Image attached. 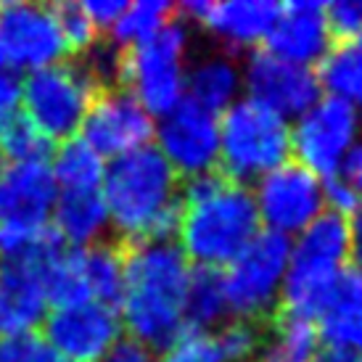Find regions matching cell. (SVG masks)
Returning a JSON list of instances; mask_svg holds the SVG:
<instances>
[{"label":"cell","instance_id":"8992f818","mask_svg":"<svg viewBox=\"0 0 362 362\" xmlns=\"http://www.w3.org/2000/svg\"><path fill=\"white\" fill-rule=\"evenodd\" d=\"M191 51V30L177 16L148 40L124 51L122 88L130 90L153 119L185 101V69Z\"/></svg>","mask_w":362,"mask_h":362},{"label":"cell","instance_id":"836d02e7","mask_svg":"<svg viewBox=\"0 0 362 362\" xmlns=\"http://www.w3.org/2000/svg\"><path fill=\"white\" fill-rule=\"evenodd\" d=\"M362 206L360 193L352 188V182L336 175L331 180H325V211H331L336 217H352L354 211Z\"/></svg>","mask_w":362,"mask_h":362},{"label":"cell","instance_id":"d6a6232c","mask_svg":"<svg viewBox=\"0 0 362 362\" xmlns=\"http://www.w3.org/2000/svg\"><path fill=\"white\" fill-rule=\"evenodd\" d=\"M325 19L333 40L357 42L362 35V0H333L325 3Z\"/></svg>","mask_w":362,"mask_h":362},{"label":"cell","instance_id":"484cf974","mask_svg":"<svg viewBox=\"0 0 362 362\" xmlns=\"http://www.w3.org/2000/svg\"><path fill=\"white\" fill-rule=\"evenodd\" d=\"M106 164L82 138L64 141L53 153V177L64 191H101Z\"/></svg>","mask_w":362,"mask_h":362},{"label":"cell","instance_id":"f35d334b","mask_svg":"<svg viewBox=\"0 0 362 362\" xmlns=\"http://www.w3.org/2000/svg\"><path fill=\"white\" fill-rule=\"evenodd\" d=\"M341 177H346V180L352 182V188L360 193V199H362V138L357 141L352 153L346 156V161H344Z\"/></svg>","mask_w":362,"mask_h":362},{"label":"cell","instance_id":"e575fe53","mask_svg":"<svg viewBox=\"0 0 362 362\" xmlns=\"http://www.w3.org/2000/svg\"><path fill=\"white\" fill-rule=\"evenodd\" d=\"M98 362H159V354L127 333L111 344Z\"/></svg>","mask_w":362,"mask_h":362},{"label":"cell","instance_id":"ba28073f","mask_svg":"<svg viewBox=\"0 0 362 362\" xmlns=\"http://www.w3.org/2000/svg\"><path fill=\"white\" fill-rule=\"evenodd\" d=\"M98 85L77 56L35 69L24 80L21 101L32 124L51 141H71L82 127Z\"/></svg>","mask_w":362,"mask_h":362},{"label":"cell","instance_id":"2e32d148","mask_svg":"<svg viewBox=\"0 0 362 362\" xmlns=\"http://www.w3.org/2000/svg\"><path fill=\"white\" fill-rule=\"evenodd\" d=\"M119 336V312L98 302L61 307L45 317V339L71 362H98Z\"/></svg>","mask_w":362,"mask_h":362},{"label":"cell","instance_id":"ffe728a7","mask_svg":"<svg viewBox=\"0 0 362 362\" xmlns=\"http://www.w3.org/2000/svg\"><path fill=\"white\" fill-rule=\"evenodd\" d=\"M317 328L322 346L346 349L362 357V272L346 267L339 275Z\"/></svg>","mask_w":362,"mask_h":362},{"label":"cell","instance_id":"4fadbf2b","mask_svg":"<svg viewBox=\"0 0 362 362\" xmlns=\"http://www.w3.org/2000/svg\"><path fill=\"white\" fill-rule=\"evenodd\" d=\"M82 141L101 159H117L143 146H151L156 119L124 88L103 90L93 98L82 122Z\"/></svg>","mask_w":362,"mask_h":362},{"label":"cell","instance_id":"f1b7e54d","mask_svg":"<svg viewBox=\"0 0 362 362\" xmlns=\"http://www.w3.org/2000/svg\"><path fill=\"white\" fill-rule=\"evenodd\" d=\"M51 13L56 24H59V32L64 42H66L69 56L85 53L101 37V32L95 30V24L85 13V8H82V3H53Z\"/></svg>","mask_w":362,"mask_h":362},{"label":"cell","instance_id":"9a60e30c","mask_svg":"<svg viewBox=\"0 0 362 362\" xmlns=\"http://www.w3.org/2000/svg\"><path fill=\"white\" fill-rule=\"evenodd\" d=\"M0 35L16 66H30L32 71L69 59L66 42L61 37L59 24L53 19L51 6L40 3H3L0 6Z\"/></svg>","mask_w":362,"mask_h":362},{"label":"cell","instance_id":"ab89813d","mask_svg":"<svg viewBox=\"0 0 362 362\" xmlns=\"http://www.w3.org/2000/svg\"><path fill=\"white\" fill-rule=\"evenodd\" d=\"M317 362H362L360 354L346 352V349H333V346H322Z\"/></svg>","mask_w":362,"mask_h":362},{"label":"cell","instance_id":"7a4b0ae2","mask_svg":"<svg viewBox=\"0 0 362 362\" xmlns=\"http://www.w3.org/2000/svg\"><path fill=\"white\" fill-rule=\"evenodd\" d=\"M101 196L114 238L122 243L177 238L182 217L180 177L153 143L106 164Z\"/></svg>","mask_w":362,"mask_h":362},{"label":"cell","instance_id":"4dcf8cb0","mask_svg":"<svg viewBox=\"0 0 362 362\" xmlns=\"http://www.w3.org/2000/svg\"><path fill=\"white\" fill-rule=\"evenodd\" d=\"M217 346L225 362H252L257 360L262 346V333L254 322L246 320H228L214 333Z\"/></svg>","mask_w":362,"mask_h":362},{"label":"cell","instance_id":"9c48e42d","mask_svg":"<svg viewBox=\"0 0 362 362\" xmlns=\"http://www.w3.org/2000/svg\"><path fill=\"white\" fill-rule=\"evenodd\" d=\"M362 138V114L349 103L322 95L291 122V159L304 170L331 180Z\"/></svg>","mask_w":362,"mask_h":362},{"label":"cell","instance_id":"5bb4252c","mask_svg":"<svg viewBox=\"0 0 362 362\" xmlns=\"http://www.w3.org/2000/svg\"><path fill=\"white\" fill-rule=\"evenodd\" d=\"M243 95L293 122L322 98L317 71L283 61L267 51H254L243 61Z\"/></svg>","mask_w":362,"mask_h":362},{"label":"cell","instance_id":"7402d4cb","mask_svg":"<svg viewBox=\"0 0 362 362\" xmlns=\"http://www.w3.org/2000/svg\"><path fill=\"white\" fill-rule=\"evenodd\" d=\"M320 352L322 339L317 322L283 312L262 336L257 362H317Z\"/></svg>","mask_w":362,"mask_h":362},{"label":"cell","instance_id":"3957f363","mask_svg":"<svg viewBox=\"0 0 362 362\" xmlns=\"http://www.w3.org/2000/svg\"><path fill=\"white\" fill-rule=\"evenodd\" d=\"M180 230L175 243L193 267L225 270L262 233L254 193L220 172L180 182Z\"/></svg>","mask_w":362,"mask_h":362},{"label":"cell","instance_id":"7bdbcfd3","mask_svg":"<svg viewBox=\"0 0 362 362\" xmlns=\"http://www.w3.org/2000/svg\"><path fill=\"white\" fill-rule=\"evenodd\" d=\"M357 45H360V48H362V35H360V40H357Z\"/></svg>","mask_w":362,"mask_h":362},{"label":"cell","instance_id":"8fae6325","mask_svg":"<svg viewBox=\"0 0 362 362\" xmlns=\"http://www.w3.org/2000/svg\"><path fill=\"white\" fill-rule=\"evenodd\" d=\"M153 146L177 177H199L220 170V117L188 98L156 119Z\"/></svg>","mask_w":362,"mask_h":362},{"label":"cell","instance_id":"60d3db41","mask_svg":"<svg viewBox=\"0 0 362 362\" xmlns=\"http://www.w3.org/2000/svg\"><path fill=\"white\" fill-rule=\"evenodd\" d=\"M6 61H8V53H6V45H3V35H0V69H6Z\"/></svg>","mask_w":362,"mask_h":362},{"label":"cell","instance_id":"83f0119b","mask_svg":"<svg viewBox=\"0 0 362 362\" xmlns=\"http://www.w3.org/2000/svg\"><path fill=\"white\" fill-rule=\"evenodd\" d=\"M0 153L8 156L13 164L24 161H45L56 153L51 138H45L24 111H16L13 117L0 122Z\"/></svg>","mask_w":362,"mask_h":362},{"label":"cell","instance_id":"7c38bea8","mask_svg":"<svg viewBox=\"0 0 362 362\" xmlns=\"http://www.w3.org/2000/svg\"><path fill=\"white\" fill-rule=\"evenodd\" d=\"M278 13L281 3L275 0H188L177 6V16L185 24H199L233 56L262 51Z\"/></svg>","mask_w":362,"mask_h":362},{"label":"cell","instance_id":"6da1fadb","mask_svg":"<svg viewBox=\"0 0 362 362\" xmlns=\"http://www.w3.org/2000/svg\"><path fill=\"white\" fill-rule=\"evenodd\" d=\"M193 264L175 241L124 243L122 322L132 339L159 354L185 328Z\"/></svg>","mask_w":362,"mask_h":362},{"label":"cell","instance_id":"4316f807","mask_svg":"<svg viewBox=\"0 0 362 362\" xmlns=\"http://www.w3.org/2000/svg\"><path fill=\"white\" fill-rule=\"evenodd\" d=\"M177 19V6L167 0H138L130 3L122 13L117 24L109 30V40L117 42L119 48H132L138 42L148 40L151 35Z\"/></svg>","mask_w":362,"mask_h":362},{"label":"cell","instance_id":"44dd1931","mask_svg":"<svg viewBox=\"0 0 362 362\" xmlns=\"http://www.w3.org/2000/svg\"><path fill=\"white\" fill-rule=\"evenodd\" d=\"M53 228L74 249L103 241L111 228L101 191H64L53 206Z\"/></svg>","mask_w":362,"mask_h":362},{"label":"cell","instance_id":"d4e9b609","mask_svg":"<svg viewBox=\"0 0 362 362\" xmlns=\"http://www.w3.org/2000/svg\"><path fill=\"white\" fill-rule=\"evenodd\" d=\"M228 317L230 312H228L222 270L193 267L188 299H185V328L214 333V328L228 322Z\"/></svg>","mask_w":362,"mask_h":362},{"label":"cell","instance_id":"e0dca14e","mask_svg":"<svg viewBox=\"0 0 362 362\" xmlns=\"http://www.w3.org/2000/svg\"><path fill=\"white\" fill-rule=\"evenodd\" d=\"M336 40L325 19V3L320 0H291L281 3V13L272 24L262 51L283 61L317 69Z\"/></svg>","mask_w":362,"mask_h":362},{"label":"cell","instance_id":"b9f144b4","mask_svg":"<svg viewBox=\"0 0 362 362\" xmlns=\"http://www.w3.org/2000/svg\"><path fill=\"white\" fill-rule=\"evenodd\" d=\"M0 172H3V153H0Z\"/></svg>","mask_w":362,"mask_h":362},{"label":"cell","instance_id":"5b68a950","mask_svg":"<svg viewBox=\"0 0 362 362\" xmlns=\"http://www.w3.org/2000/svg\"><path fill=\"white\" fill-rule=\"evenodd\" d=\"M291 159V122L243 95L220 114V175L252 188Z\"/></svg>","mask_w":362,"mask_h":362},{"label":"cell","instance_id":"f546056e","mask_svg":"<svg viewBox=\"0 0 362 362\" xmlns=\"http://www.w3.org/2000/svg\"><path fill=\"white\" fill-rule=\"evenodd\" d=\"M0 362H71L35 331L0 336Z\"/></svg>","mask_w":362,"mask_h":362},{"label":"cell","instance_id":"52a82bcc","mask_svg":"<svg viewBox=\"0 0 362 362\" xmlns=\"http://www.w3.org/2000/svg\"><path fill=\"white\" fill-rule=\"evenodd\" d=\"M288 259L291 241L278 233L262 230L222 270L230 320H246L257 325L281 307Z\"/></svg>","mask_w":362,"mask_h":362},{"label":"cell","instance_id":"d590c367","mask_svg":"<svg viewBox=\"0 0 362 362\" xmlns=\"http://www.w3.org/2000/svg\"><path fill=\"white\" fill-rule=\"evenodd\" d=\"M127 6L130 3H124V0H88V3H82L85 13L90 16V21L95 24V30L101 32V35L117 24V19L124 13Z\"/></svg>","mask_w":362,"mask_h":362},{"label":"cell","instance_id":"30bf717a","mask_svg":"<svg viewBox=\"0 0 362 362\" xmlns=\"http://www.w3.org/2000/svg\"><path fill=\"white\" fill-rule=\"evenodd\" d=\"M262 230L296 238L325 214V180L288 159L252 185Z\"/></svg>","mask_w":362,"mask_h":362},{"label":"cell","instance_id":"603a6c76","mask_svg":"<svg viewBox=\"0 0 362 362\" xmlns=\"http://www.w3.org/2000/svg\"><path fill=\"white\" fill-rule=\"evenodd\" d=\"M80 252L90 299L119 312L124 293V243L119 238H103Z\"/></svg>","mask_w":362,"mask_h":362},{"label":"cell","instance_id":"1f68e13d","mask_svg":"<svg viewBox=\"0 0 362 362\" xmlns=\"http://www.w3.org/2000/svg\"><path fill=\"white\" fill-rule=\"evenodd\" d=\"M159 362H225L214 333L182 331L175 341L159 352Z\"/></svg>","mask_w":362,"mask_h":362},{"label":"cell","instance_id":"d6986e66","mask_svg":"<svg viewBox=\"0 0 362 362\" xmlns=\"http://www.w3.org/2000/svg\"><path fill=\"white\" fill-rule=\"evenodd\" d=\"M185 98L211 114H225L243 98V64L228 51L202 53L185 69Z\"/></svg>","mask_w":362,"mask_h":362},{"label":"cell","instance_id":"277c9868","mask_svg":"<svg viewBox=\"0 0 362 362\" xmlns=\"http://www.w3.org/2000/svg\"><path fill=\"white\" fill-rule=\"evenodd\" d=\"M349 267V228L344 217L320 214L291 238V259L281 304L288 315L320 320L339 275Z\"/></svg>","mask_w":362,"mask_h":362},{"label":"cell","instance_id":"cb8c5ba5","mask_svg":"<svg viewBox=\"0 0 362 362\" xmlns=\"http://www.w3.org/2000/svg\"><path fill=\"white\" fill-rule=\"evenodd\" d=\"M315 71L322 95L339 98L362 114V48L357 42H336Z\"/></svg>","mask_w":362,"mask_h":362},{"label":"cell","instance_id":"ac0fdd59","mask_svg":"<svg viewBox=\"0 0 362 362\" xmlns=\"http://www.w3.org/2000/svg\"><path fill=\"white\" fill-rule=\"evenodd\" d=\"M56 199V177L45 161L11 164L0 172V222L42 228Z\"/></svg>","mask_w":362,"mask_h":362},{"label":"cell","instance_id":"74e56055","mask_svg":"<svg viewBox=\"0 0 362 362\" xmlns=\"http://www.w3.org/2000/svg\"><path fill=\"white\" fill-rule=\"evenodd\" d=\"M346 228H349V267L362 272V206L354 211L352 217H346Z\"/></svg>","mask_w":362,"mask_h":362},{"label":"cell","instance_id":"8d00e7d4","mask_svg":"<svg viewBox=\"0 0 362 362\" xmlns=\"http://www.w3.org/2000/svg\"><path fill=\"white\" fill-rule=\"evenodd\" d=\"M21 88H24V80L16 71L0 69V122H6L19 111Z\"/></svg>","mask_w":362,"mask_h":362}]
</instances>
